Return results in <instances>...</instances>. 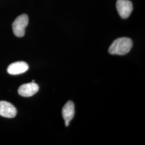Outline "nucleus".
<instances>
[{
  "mask_svg": "<svg viewBox=\"0 0 145 145\" xmlns=\"http://www.w3.org/2000/svg\"><path fill=\"white\" fill-rule=\"evenodd\" d=\"M133 46L132 40L127 37L116 39L109 47V52L114 55H125L130 52Z\"/></svg>",
  "mask_w": 145,
  "mask_h": 145,
  "instance_id": "1",
  "label": "nucleus"
},
{
  "mask_svg": "<svg viewBox=\"0 0 145 145\" xmlns=\"http://www.w3.org/2000/svg\"><path fill=\"white\" fill-rule=\"evenodd\" d=\"M28 23L29 17L26 14H22L16 18L12 23V30L16 36L22 37L24 36Z\"/></svg>",
  "mask_w": 145,
  "mask_h": 145,
  "instance_id": "2",
  "label": "nucleus"
},
{
  "mask_svg": "<svg viewBox=\"0 0 145 145\" xmlns=\"http://www.w3.org/2000/svg\"><path fill=\"white\" fill-rule=\"evenodd\" d=\"M117 10L122 18H127L133 10L132 3L129 0H118L116 3Z\"/></svg>",
  "mask_w": 145,
  "mask_h": 145,
  "instance_id": "3",
  "label": "nucleus"
},
{
  "mask_svg": "<svg viewBox=\"0 0 145 145\" xmlns=\"http://www.w3.org/2000/svg\"><path fill=\"white\" fill-rule=\"evenodd\" d=\"M17 114V110L11 104L6 101H0V116L8 118H14Z\"/></svg>",
  "mask_w": 145,
  "mask_h": 145,
  "instance_id": "4",
  "label": "nucleus"
},
{
  "mask_svg": "<svg viewBox=\"0 0 145 145\" xmlns=\"http://www.w3.org/2000/svg\"><path fill=\"white\" fill-rule=\"evenodd\" d=\"M39 90V86L35 82L26 83L22 85L18 90V93L23 97L32 96Z\"/></svg>",
  "mask_w": 145,
  "mask_h": 145,
  "instance_id": "5",
  "label": "nucleus"
},
{
  "mask_svg": "<svg viewBox=\"0 0 145 145\" xmlns=\"http://www.w3.org/2000/svg\"><path fill=\"white\" fill-rule=\"evenodd\" d=\"M62 114L63 118L65 120V125L68 126L75 114V106L72 101H69L67 103L65 104L62 109Z\"/></svg>",
  "mask_w": 145,
  "mask_h": 145,
  "instance_id": "6",
  "label": "nucleus"
},
{
  "mask_svg": "<svg viewBox=\"0 0 145 145\" xmlns=\"http://www.w3.org/2000/svg\"><path fill=\"white\" fill-rule=\"evenodd\" d=\"M29 66L26 62L18 61L10 65L7 68V72L10 75H18L26 72Z\"/></svg>",
  "mask_w": 145,
  "mask_h": 145,
  "instance_id": "7",
  "label": "nucleus"
}]
</instances>
